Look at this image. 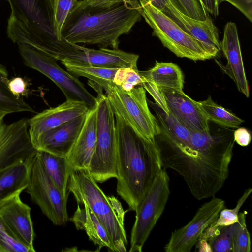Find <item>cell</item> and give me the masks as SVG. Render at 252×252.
<instances>
[{"label": "cell", "instance_id": "3", "mask_svg": "<svg viewBox=\"0 0 252 252\" xmlns=\"http://www.w3.org/2000/svg\"><path fill=\"white\" fill-rule=\"evenodd\" d=\"M141 17L138 0H125L106 8L83 6L76 3L62 27L61 36L73 44L118 49L119 37L128 34Z\"/></svg>", "mask_w": 252, "mask_h": 252}, {"label": "cell", "instance_id": "34", "mask_svg": "<svg viewBox=\"0 0 252 252\" xmlns=\"http://www.w3.org/2000/svg\"><path fill=\"white\" fill-rule=\"evenodd\" d=\"M174 5L183 14L195 20H205L208 13L198 0H171Z\"/></svg>", "mask_w": 252, "mask_h": 252}, {"label": "cell", "instance_id": "41", "mask_svg": "<svg viewBox=\"0 0 252 252\" xmlns=\"http://www.w3.org/2000/svg\"><path fill=\"white\" fill-rule=\"evenodd\" d=\"M108 198L109 199L118 218L122 222L124 223L125 215L127 210H124L120 202L114 196H108Z\"/></svg>", "mask_w": 252, "mask_h": 252}, {"label": "cell", "instance_id": "12", "mask_svg": "<svg viewBox=\"0 0 252 252\" xmlns=\"http://www.w3.org/2000/svg\"><path fill=\"white\" fill-rule=\"evenodd\" d=\"M203 204L192 220L183 227L175 230L165 246L166 252H189L203 232L217 218L225 207V201L214 196Z\"/></svg>", "mask_w": 252, "mask_h": 252}, {"label": "cell", "instance_id": "4", "mask_svg": "<svg viewBox=\"0 0 252 252\" xmlns=\"http://www.w3.org/2000/svg\"><path fill=\"white\" fill-rule=\"evenodd\" d=\"M11 12L7 21L8 37L17 44L32 46L61 61L73 44L59 40L54 29L53 0H7Z\"/></svg>", "mask_w": 252, "mask_h": 252}, {"label": "cell", "instance_id": "6", "mask_svg": "<svg viewBox=\"0 0 252 252\" xmlns=\"http://www.w3.org/2000/svg\"><path fill=\"white\" fill-rule=\"evenodd\" d=\"M139 3L142 17L152 29L153 35L177 57L197 61L209 60L218 55L217 52L186 32L152 6L148 0H140Z\"/></svg>", "mask_w": 252, "mask_h": 252}, {"label": "cell", "instance_id": "13", "mask_svg": "<svg viewBox=\"0 0 252 252\" xmlns=\"http://www.w3.org/2000/svg\"><path fill=\"white\" fill-rule=\"evenodd\" d=\"M29 132V119L22 118L0 127V169L36 153Z\"/></svg>", "mask_w": 252, "mask_h": 252}, {"label": "cell", "instance_id": "25", "mask_svg": "<svg viewBox=\"0 0 252 252\" xmlns=\"http://www.w3.org/2000/svg\"><path fill=\"white\" fill-rule=\"evenodd\" d=\"M9 80L5 67L0 64V115L18 112L34 113L32 107L21 97L14 95L10 91Z\"/></svg>", "mask_w": 252, "mask_h": 252}, {"label": "cell", "instance_id": "30", "mask_svg": "<svg viewBox=\"0 0 252 252\" xmlns=\"http://www.w3.org/2000/svg\"><path fill=\"white\" fill-rule=\"evenodd\" d=\"M0 252H34L20 241L0 218Z\"/></svg>", "mask_w": 252, "mask_h": 252}, {"label": "cell", "instance_id": "37", "mask_svg": "<svg viewBox=\"0 0 252 252\" xmlns=\"http://www.w3.org/2000/svg\"><path fill=\"white\" fill-rule=\"evenodd\" d=\"M125 0H83L77 1V4L83 6L97 8H110Z\"/></svg>", "mask_w": 252, "mask_h": 252}, {"label": "cell", "instance_id": "17", "mask_svg": "<svg viewBox=\"0 0 252 252\" xmlns=\"http://www.w3.org/2000/svg\"><path fill=\"white\" fill-rule=\"evenodd\" d=\"M220 49L226 60L225 66L220 67L234 82L238 91L247 97L250 96V88L246 78L240 41L236 24L227 22L220 41Z\"/></svg>", "mask_w": 252, "mask_h": 252}, {"label": "cell", "instance_id": "2", "mask_svg": "<svg viewBox=\"0 0 252 252\" xmlns=\"http://www.w3.org/2000/svg\"><path fill=\"white\" fill-rule=\"evenodd\" d=\"M117 135L116 191L134 211L163 169L156 141L140 138L115 116Z\"/></svg>", "mask_w": 252, "mask_h": 252}, {"label": "cell", "instance_id": "23", "mask_svg": "<svg viewBox=\"0 0 252 252\" xmlns=\"http://www.w3.org/2000/svg\"><path fill=\"white\" fill-rule=\"evenodd\" d=\"M139 73L145 80L154 83L160 89L183 90L184 74L180 68L172 63L156 61L154 67L147 71H139Z\"/></svg>", "mask_w": 252, "mask_h": 252}, {"label": "cell", "instance_id": "21", "mask_svg": "<svg viewBox=\"0 0 252 252\" xmlns=\"http://www.w3.org/2000/svg\"><path fill=\"white\" fill-rule=\"evenodd\" d=\"M82 50L87 57L89 65L114 69L132 68L138 70V54L119 49H110L103 47L94 49L82 46Z\"/></svg>", "mask_w": 252, "mask_h": 252}, {"label": "cell", "instance_id": "16", "mask_svg": "<svg viewBox=\"0 0 252 252\" xmlns=\"http://www.w3.org/2000/svg\"><path fill=\"white\" fill-rule=\"evenodd\" d=\"M89 110L82 102L66 100L56 107L37 113L29 119V132L32 145L44 133L86 114Z\"/></svg>", "mask_w": 252, "mask_h": 252}, {"label": "cell", "instance_id": "40", "mask_svg": "<svg viewBox=\"0 0 252 252\" xmlns=\"http://www.w3.org/2000/svg\"><path fill=\"white\" fill-rule=\"evenodd\" d=\"M202 7L209 14L217 17L219 13V0H198Z\"/></svg>", "mask_w": 252, "mask_h": 252}, {"label": "cell", "instance_id": "1", "mask_svg": "<svg viewBox=\"0 0 252 252\" xmlns=\"http://www.w3.org/2000/svg\"><path fill=\"white\" fill-rule=\"evenodd\" d=\"M233 139H219L211 133L191 131L189 144L184 151L160 157L162 168L176 171L198 200L214 196L229 175Z\"/></svg>", "mask_w": 252, "mask_h": 252}, {"label": "cell", "instance_id": "38", "mask_svg": "<svg viewBox=\"0 0 252 252\" xmlns=\"http://www.w3.org/2000/svg\"><path fill=\"white\" fill-rule=\"evenodd\" d=\"M8 86L11 93L18 97H21L26 93V84L21 77H16L9 80Z\"/></svg>", "mask_w": 252, "mask_h": 252}, {"label": "cell", "instance_id": "18", "mask_svg": "<svg viewBox=\"0 0 252 252\" xmlns=\"http://www.w3.org/2000/svg\"><path fill=\"white\" fill-rule=\"evenodd\" d=\"M86 114L44 133L33 145L34 148L37 151L66 157L80 133Z\"/></svg>", "mask_w": 252, "mask_h": 252}, {"label": "cell", "instance_id": "10", "mask_svg": "<svg viewBox=\"0 0 252 252\" xmlns=\"http://www.w3.org/2000/svg\"><path fill=\"white\" fill-rule=\"evenodd\" d=\"M25 190L53 224H66L68 196L63 194L47 173L38 151L32 158Z\"/></svg>", "mask_w": 252, "mask_h": 252}, {"label": "cell", "instance_id": "15", "mask_svg": "<svg viewBox=\"0 0 252 252\" xmlns=\"http://www.w3.org/2000/svg\"><path fill=\"white\" fill-rule=\"evenodd\" d=\"M21 193L15 194L0 205V218L20 241L35 252L31 208L22 201Z\"/></svg>", "mask_w": 252, "mask_h": 252}, {"label": "cell", "instance_id": "28", "mask_svg": "<svg viewBox=\"0 0 252 252\" xmlns=\"http://www.w3.org/2000/svg\"><path fill=\"white\" fill-rule=\"evenodd\" d=\"M238 226V222L220 226L215 236L208 242L211 252H232L233 238Z\"/></svg>", "mask_w": 252, "mask_h": 252}, {"label": "cell", "instance_id": "35", "mask_svg": "<svg viewBox=\"0 0 252 252\" xmlns=\"http://www.w3.org/2000/svg\"><path fill=\"white\" fill-rule=\"evenodd\" d=\"M142 83V86L153 97L155 103L167 114H169L164 95L161 90L154 83L145 80Z\"/></svg>", "mask_w": 252, "mask_h": 252}, {"label": "cell", "instance_id": "22", "mask_svg": "<svg viewBox=\"0 0 252 252\" xmlns=\"http://www.w3.org/2000/svg\"><path fill=\"white\" fill-rule=\"evenodd\" d=\"M84 208L78 204L76 211L70 220L78 230L86 231L90 240L98 246L99 250L107 247L114 252V247L110 237L102 224L85 202Z\"/></svg>", "mask_w": 252, "mask_h": 252}, {"label": "cell", "instance_id": "20", "mask_svg": "<svg viewBox=\"0 0 252 252\" xmlns=\"http://www.w3.org/2000/svg\"><path fill=\"white\" fill-rule=\"evenodd\" d=\"M32 158L20 160L0 169V205L15 194L25 190Z\"/></svg>", "mask_w": 252, "mask_h": 252}, {"label": "cell", "instance_id": "24", "mask_svg": "<svg viewBox=\"0 0 252 252\" xmlns=\"http://www.w3.org/2000/svg\"><path fill=\"white\" fill-rule=\"evenodd\" d=\"M38 152L47 173L63 194L68 196L67 184L73 170L66 157L42 151Z\"/></svg>", "mask_w": 252, "mask_h": 252}, {"label": "cell", "instance_id": "36", "mask_svg": "<svg viewBox=\"0 0 252 252\" xmlns=\"http://www.w3.org/2000/svg\"><path fill=\"white\" fill-rule=\"evenodd\" d=\"M223 1L233 5L252 22V0H219L220 4Z\"/></svg>", "mask_w": 252, "mask_h": 252}, {"label": "cell", "instance_id": "39", "mask_svg": "<svg viewBox=\"0 0 252 252\" xmlns=\"http://www.w3.org/2000/svg\"><path fill=\"white\" fill-rule=\"evenodd\" d=\"M233 140L238 145L245 147L251 142L252 136L250 132L244 127L237 128L234 132Z\"/></svg>", "mask_w": 252, "mask_h": 252}, {"label": "cell", "instance_id": "29", "mask_svg": "<svg viewBox=\"0 0 252 252\" xmlns=\"http://www.w3.org/2000/svg\"><path fill=\"white\" fill-rule=\"evenodd\" d=\"M77 1V0H53L54 29L59 40L63 39L61 36L62 27Z\"/></svg>", "mask_w": 252, "mask_h": 252}, {"label": "cell", "instance_id": "7", "mask_svg": "<svg viewBox=\"0 0 252 252\" xmlns=\"http://www.w3.org/2000/svg\"><path fill=\"white\" fill-rule=\"evenodd\" d=\"M145 89L141 85L125 91L113 83L105 91L115 116L119 117L141 138L154 142L160 134L158 121L151 112Z\"/></svg>", "mask_w": 252, "mask_h": 252}, {"label": "cell", "instance_id": "27", "mask_svg": "<svg viewBox=\"0 0 252 252\" xmlns=\"http://www.w3.org/2000/svg\"><path fill=\"white\" fill-rule=\"evenodd\" d=\"M199 106L208 121L227 128H236L244 121L232 112L215 102L210 96L198 101Z\"/></svg>", "mask_w": 252, "mask_h": 252}, {"label": "cell", "instance_id": "19", "mask_svg": "<svg viewBox=\"0 0 252 252\" xmlns=\"http://www.w3.org/2000/svg\"><path fill=\"white\" fill-rule=\"evenodd\" d=\"M97 107L89 110L75 143L66 157L72 170H88L97 135Z\"/></svg>", "mask_w": 252, "mask_h": 252}, {"label": "cell", "instance_id": "14", "mask_svg": "<svg viewBox=\"0 0 252 252\" xmlns=\"http://www.w3.org/2000/svg\"><path fill=\"white\" fill-rule=\"evenodd\" d=\"M171 113L191 131L210 133L208 120L196 101L182 91L160 89Z\"/></svg>", "mask_w": 252, "mask_h": 252}, {"label": "cell", "instance_id": "26", "mask_svg": "<svg viewBox=\"0 0 252 252\" xmlns=\"http://www.w3.org/2000/svg\"><path fill=\"white\" fill-rule=\"evenodd\" d=\"M61 62L66 68L67 72L72 75L87 78L105 91L114 83L113 80L117 69L91 65H76L65 61Z\"/></svg>", "mask_w": 252, "mask_h": 252}, {"label": "cell", "instance_id": "8", "mask_svg": "<svg viewBox=\"0 0 252 252\" xmlns=\"http://www.w3.org/2000/svg\"><path fill=\"white\" fill-rule=\"evenodd\" d=\"M102 88L97 90V135L88 171L97 183L118 176L115 115Z\"/></svg>", "mask_w": 252, "mask_h": 252}, {"label": "cell", "instance_id": "31", "mask_svg": "<svg viewBox=\"0 0 252 252\" xmlns=\"http://www.w3.org/2000/svg\"><path fill=\"white\" fill-rule=\"evenodd\" d=\"M246 212L239 213L238 226L233 238L232 252H250L251 251L250 235L246 223Z\"/></svg>", "mask_w": 252, "mask_h": 252}, {"label": "cell", "instance_id": "5", "mask_svg": "<svg viewBox=\"0 0 252 252\" xmlns=\"http://www.w3.org/2000/svg\"><path fill=\"white\" fill-rule=\"evenodd\" d=\"M67 190L78 204L87 203L105 228L114 252H126L127 240L124 223L118 218L111 203L87 170H73Z\"/></svg>", "mask_w": 252, "mask_h": 252}, {"label": "cell", "instance_id": "32", "mask_svg": "<svg viewBox=\"0 0 252 252\" xmlns=\"http://www.w3.org/2000/svg\"><path fill=\"white\" fill-rule=\"evenodd\" d=\"M252 192V188L246 189L238 200L236 206L233 209H223L216 220L211 224L213 226H228L236 223L238 221L239 212L243 204Z\"/></svg>", "mask_w": 252, "mask_h": 252}, {"label": "cell", "instance_id": "11", "mask_svg": "<svg viewBox=\"0 0 252 252\" xmlns=\"http://www.w3.org/2000/svg\"><path fill=\"white\" fill-rule=\"evenodd\" d=\"M169 195V178L163 169L135 210L129 252H142L145 242L163 212Z\"/></svg>", "mask_w": 252, "mask_h": 252}, {"label": "cell", "instance_id": "9", "mask_svg": "<svg viewBox=\"0 0 252 252\" xmlns=\"http://www.w3.org/2000/svg\"><path fill=\"white\" fill-rule=\"evenodd\" d=\"M18 46L25 64L52 81L62 91L66 100L82 102L89 110L96 107V97L89 92L77 77L62 69L57 60L28 45L19 44Z\"/></svg>", "mask_w": 252, "mask_h": 252}, {"label": "cell", "instance_id": "33", "mask_svg": "<svg viewBox=\"0 0 252 252\" xmlns=\"http://www.w3.org/2000/svg\"><path fill=\"white\" fill-rule=\"evenodd\" d=\"M144 80L138 70L132 68L118 69L115 73L113 82L125 91H130L141 85Z\"/></svg>", "mask_w": 252, "mask_h": 252}, {"label": "cell", "instance_id": "42", "mask_svg": "<svg viewBox=\"0 0 252 252\" xmlns=\"http://www.w3.org/2000/svg\"><path fill=\"white\" fill-rule=\"evenodd\" d=\"M4 116L0 115V127L2 126V125L4 123Z\"/></svg>", "mask_w": 252, "mask_h": 252}]
</instances>
